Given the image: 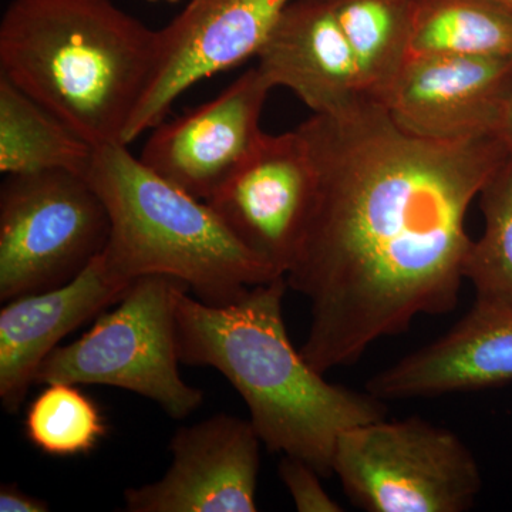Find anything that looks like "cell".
<instances>
[{
    "instance_id": "1",
    "label": "cell",
    "mask_w": 512,
    "mask_h": 512,
    "mask_svg": "<svg viewBox=\"0 0 512 512\" xmlns=\"http://www.w3.org/2000/svg\"><path fill=\"white\" fill-rule=\"evenodd\" d=\"M298 130L318 190L285 278L311 303L301 352L325 375L419 316L456 309L473 242L468 210L508 154L500 137L413 136L367 96Z\"/></svg>"
},
{
    "instance_id": "2",
    "label": "cell",
    "mask_w": 512,
    "mask_h": 512,
    "mask_svg": "<svg viewBox=\"0 0 512 512\" xmlns=\"http://www.w3.org/2000/svg\"><path fill=\"white\" fill-rule=\"evenodd\" d=\"M288 288L285 276H279L227 305L191 298L188 289L178 292V357L185 365L212 367L227 377L269 451L301 458L320 476H330L342 433L384 419L387 409L369 392L329 383L296 350L284 320Z\"/></svg>"
},
{
    "instance_id": "3",
    "label": "cell",
    "mask_w": 512,
    "mask_h": 512,
    "mask_svg": "<svg viewBox=\"0 0 512 512\" xmlns=\"http://www.w3.org/2000/svg\"><path fill=\"white\" fill-rule=\"evenodd\" d=\"M157 30L111 0H13L0 74L94 148L123 143L146 93Z\"/></svg>"
},
{
    "instance_id": "4",
    "label": "cell",
    "mask_w": 512,
    "mask_h": 512,
    "mask_svg": "<svg viewBox=\"0 0 512 512\" xmlns=\"http://www.w3.org/2000/svg\"><path fill=\"white\" fill-rule=\"evenodd\" d=\"M84 177L109 212L101 256L126 284L146 275L173 276L200 301L227 305L252 286L284 276L245 248L207 201L154 173L126 144L94 148Z\"/></svg>"
},
{
    "instance_id": "5",
    "label": "cell",
    "mask_w": 512,
    "mask_h": 512,
    "mask_svg": "<svg viewBox=\"0 0 512 512\" xmlns=\"http://www.w3.org/2000/svg\"><path fill=\"white\" fill-rule=\"evenodd\" d=\"M183 289L190 291L173 276L137 278L89 332L43 360L36 383L119 387L157 403L171 419H187L204 393L178 370L175 301Z\"/></svg>"
},
{
    "instance_id": "6",
    "label": "cell",
    "mask_w": 512,
    "mask_h": 512,
    "mask_svg": "<svg viewBox=\"0 0 512 512\" xmlns=\"http://www.w3.org/2000/svg\"><path fill=\"white\" fill-rule=\"evenodd\" d=\"M332 473L369 512H464L483 488L473 451L420 417L370 421L339 437Z\"/></svg>"
},
{
    "instance_id": "7",
    "label": "cell",
    "mask_w": 512,
    "mask_h": 512,
    "mask_svg": "<svg viewBox=\"0 0 512 512\" xmlns=\"http://www.w3.org/2000/svg\"><path fill=\"white\" fill-rule=\"evenodd\" d=\"M109 235V212L84 175H6L0 188V301L72 281L103 254Z\"/></svg>"
},
{
    "instance_id": "8",
    "label": "cell",
    "mask_w": 512,
    "mask_h": 512,
    "mask_svg": "<svg viewBox=\"0 0 512 512\" xmlns=\"http://www.w3.org/2000/svg\"><path fill=\"white\" fill-rule=\"evenodd\" d=\"M318 190V171L301 131L264 134L208 200L252 254L286 275L301 249Z\"/></svg>"
},
{
    "instance_id": "9",
    "label": "cell",
    "mask_w": 512,
    "mask_h": 512,
    "mask_svg": "<svg viewBox=\"0 0 512 512\" xmlns=\"http://www.w3.org/2000/svg\"><path fill=\"white\" fill-rule=\"evenodd\" d=\"M292 0H190L157 30L153 76L123 143L163 123L174 101L201 80L256 57Z\"/></svg>"
},
{
    "instance_id": "10",
    "label": "cell",
    "mask_w": 512,
    "mask_h": 512,
    "mask_svg": "<svg viewBox=\"0 0 512 512\" xmlns=\"http://www.w3.org/2000/svg\"><path fill=\"white\" fill-rule=\"evenodd\" d=\"M271 90L258 67L248 70L215 99L154 127L140 160L188 194L210 200L264 136L261 116Z\"/></svg>"
},
{
    "instance_id": "11",
    "label": "cell",
    "mask_w": 512,
    "mask_h": 512,
    "mask_svg": "<svg viewBox=\"0 0 512 512\" xmlns=\"http://www.w3.org/2000/svg\"><path fill=\"white\" fill-rule=\"evenodd\" d=\"M261 437L231 414L183 427L170 443L173 463L160 480L124 493L130 512H255Z\"/></svg>"
},
{
    "instance_id": "12",
    "label": "cell",
    "mask_w": 512,
    "mask_h": 512,
    "mask_svg": "<svg viewBox=\"0 0 512 512\" xmlns=\"http://www.w3.org/2000/svg\"><path fill=\"white\" fill-rule=\"evenodd\" d=\"M512 94V57L413 56L383 101L394 123L434 141L498 137Z\"/></svg>"
},
{
    "instance_id": "13",
    "label": "cell",
    "mask_w": 512,
    "mask_h": 512,
    "mask_svg": "<svg viewBox=\"0 0 512 512\" xmlns=\"http://www.w3.org/2000/svg\"><path fill=\"white\" fill-rule=\"evenodd\" d=\"M512 382V308L476 301L447 333L373 376L380 400L471 392Z\"/></svg>"
},
{
    "instance_id": "14",
    "label": "cell",
    "mask_w": 512,
    "mask_h": 512,
    "mask_svg": "<svg viewBox=\"0 0 512 512\" xmlns=\"http://www.w3.org/2000/svg\"><path fill=\"white\" fill-rule=\"evenodd\" d=\"M130 285L111 274L100 254L67 284L19 296L3 306L0 400L5 412H19L37 370L60 340L119 302Z\"/></svg>"
},
{
    "instance_id": "15",
    "label": "cell",
    "mask_w": 512,
    "mask_h": 512,
    "mask_svg": "<svg viewBox=\"0 0 512 512\" xmlns=\"http://www.w3.org/2000/svg\"><path fill=\"white\" fill-rule=\"evenodd\" d=\"M256 57L271 86L291 90L313 114H338L366 97L329 0H292Z\"/></svg>"
},
{
    "instance_id": "16",
    "label": "cell",
    "mask_w": 512,
    "mask_h": 512,
    "mask_svg": "<svg viewBox=\"0 0 512 512\" xmlns=\"http://www.w3.org/2000/svg\"><path fill=\"white\" fill-rule=\"evenodd\" d=\"M94 147L0 74V171L86 175Z\"/></svg>"
},
{
    "instance_id": "17",
    "label": "cell",
    "mask_w": 512,
    "mask_h": 512,
    "mask_svg": "<svg viewBox=\"0 0 512 512\" xmlns=\"http://www.w3.org/2000/svg\"><path fill=\"white\" fill-rule=\"evenodd\" d=\"M363 90L383 104L410 57L413 0H329Z\"/></svg>"
},
{
    "instance_id": "18",
    "label": "cell",
    "mask_w": 512,
    "mask_h": 512,
    "mask_svg": "<svg viewBox=\"0 0 512 512\" xmlns=\"http://www.w3.org/2000/svg\"><path fill=\"white\" fill-rule=\"evenodd\" d=\"M512 57V9L497 0H413V56Z\"/></svg>"
},
{
    "instance_id": "19",
    "label": "cell",
    "mask_w": 512,
    "mask_h": 512,
    "mask_svg": "<svg viewBox=\"0 0 512 512\" xmlns=\"http://www.w3.org/2000/svg\"><path fill=\"white\" fill-rule=\"evenodd\" d=\"M483 214L481 237L471 242L463 265L464 281L476 291V301L512 308V161L487 181L478 195Z\"/></svg>"
},
{
    "instance_id": "20",
    "label": "cell",
    "mask_w": 512,
    "mask_h": 512,
    "mask_svg": "<svg viewBox=\"0 0 512 512\" xmlns=\"http://www.w3.org/2000/svg\"><path fill=\"white\" fill-rule=\"evenodd\" d=\"M26 436L33 446L55 457L87 454L107 433L99 407L76 384L49 383L30 403Z\"/></svg>"
},
{
    "instance_id": "21",
    "label": "cell",
    "mask_w": 512,
    "mask_h": 512,
    "mask_svg": "<svg viewBox=\"0 0 512 512\" xmlns=\"http://www.w3.org/2000/svg\"><path fill=\"white\" fill-rule=\"evenodd\" d=\"M278 473L299 512L343 511L320 484L322 476L301 458L284 456L279 463Z\"/></svg>"
},
{
    "instance_id": "22",
    "label": "cell",
    "mask_w": 512,
    "mask_h": 512,
    "mask_svg": "<svg viewBox=\"0 0 512 512\" xmlns=\"http://www.w3.org/2000/svg\"><path fill=\"white\" fill-rule=\"evenodd\" d=\"M49 504L20 490L16 484L0 487V511L2 512H46Z\"/></svg>"
},
{
    "instance_id": "23",
    "label": "cell",
    "mask_w": 512,
    "mask_h": 512,
    "mask_svg": "<svg viewBox=\"0 0 512 512\" xmlns=\"http://www.w3.org/2000/svg\"><path fill=\"white\" fill-rule=\"evenodd\" d=\"M498 137L503 141L508 158L512 161V94L510 100H508L507 107H505Z\"/></svg>"
},
{
    "instance_id": "24",
    "label": "cell",
    "mask_w": 512,
    "mask_h": 512,
    "mask_svg": "<svg viewBox=\"0 0 512 512\" xmlns=\"http://www.w3.org/2000/svg\"><path fill=\"white\" fill-rule=\"evenodd\" d=\"M497 2L503 3L507 8L512 9V0H497Z\"/></svg>"
},
{
    "instance_id": "25",
    "label": "cell",
    "mask_w": 512,
    "mask_h": 512,
    "mask_svg": "<svg viewBox=\"0 0 512 512\" xmlns=\"http://www.w3.org/2000/svg\"><path fill=\"white\" fill-rule=\"evenodd\" d=\"M148 2H165V3H175L178 0H148Z\"/></svg>"
}]
</instances>
